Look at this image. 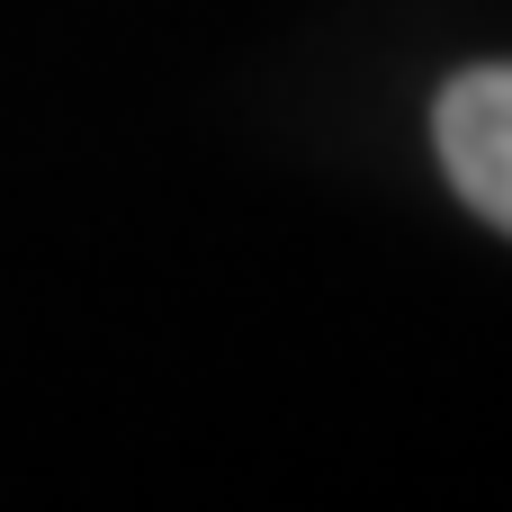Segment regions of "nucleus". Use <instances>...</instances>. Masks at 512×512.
<instances>
[{
  "label": "nucleus",
  "instance_id": "1",
  "mask_svg": "<svg viewBox=\"0 0 512 512\" xmlns=\"http://www.w3.org/2000/svg\"><path fill=\"white\" fill-rule=\"evenodd\" d=\"M441 162H450V189L512 234V63H477L441 90Z\"/></svg>",
  "mask_w": 512,
  "mask_h": 512
}]
</instances>
